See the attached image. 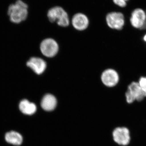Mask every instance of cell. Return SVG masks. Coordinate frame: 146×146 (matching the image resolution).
Returning <instances> with one entry per match:
<instances>
[{
    "label": "cell",
    "mask_w": 146,
    "mask_h": 146,
    "mask_svg": "<svg viewBox=\"0 0 146 146\" xmlns=\"http://www.w3.org/2000/svg\"><path fill=\"white\" fill-rule=\"evenodd\" d=\"M7 14L11 23L15 24L21 23L28 18L29 6L23 0H16L8 6Z\"/></svg>",
    "instance_id": "cell-1"
},
{
    "label": "cell",
    "mask_w": 146,
    "mask_h": 146,
    "mask_svg": "<svg viewBox=\"0 0 146 146\" xmlns=\"http://www.w3.org/2000/svg\"><path fill=\"white\" fill-rule=\"evenodd\" d=\"M47 16L50 23L56 24L58 26L65 28L71 25L68 13L60 7L56 6L50 9Z\"/></svg>",
    "instance_id": "cell-2"
},
{
    "label": "cell",
    "mask_w": 146,
    "mask_h": 146,
    "mask_svg": "<svg viewBox=\"0 0 146 146\" xmlns=\"http://www.w3.org/2000/svg\"><path fill=\"white\" fill-rule=\"evenodd\" d=\"M125 96L126 102L129 104H133L136 102H141L146 98L138 82L136 81L132 82L128 85Z\"/></svg>",
    "instance_id": "cell-3"
},
{
    "label": "cell",
    "mask_w": 146,
    "mask_h": 146,
    "mask_svg": "<svg viewBox=\"0 0 146 146\" xmlns=\"http://www.w3.org/2000/svg\"><path fill=\"white\" fill-rule=\"evenodd\" d=\"M100 79L105 87L113 88L116 87L119 82V75L115 69L107 68L102 72Z\"/></svg>",
    "instance_id": "cell-4"
},
{
    "label": "cell",
    "mask_w": 146,
    "mask_h": 146,
    "mask_svg": "<svg viewBox=\"0 0 146 146\" xmlns=\"http://www.w3.org/2000/svg\"><path fill=\"white\" fill-rule=\"evenodd\" d=\"M106 21L108 27L113 30H121L125 25L124 16L121 12L114 11L108 13Z\"/></svg>",
    "instance_id": "cell-5"
},
{
    "label": "cell",
    "mask_w": 146,
    "mask_h": 146,
    "mask_svg": "<svg viewBox=\"0 0 146 146\" xmlns=\"http://www.w3.org/2000/svg\"><path fill=\"white\" fill-rule=\"evenodd\" d=\"M40 50L43 55L48 58L54 57L58 53L59 46L57 42L52 38H47L41 42Z\"/></svg>",
    "instance_id": "cell-6"
},
{
    "label": "cell",
    "mask_w": 146,
    "mask_h": 146,
    "mask_svg": "<svg viewBox=\"0 0 146 146\" xmlns=\"http://www.w3.org/2000/svg\"><path fill=\"white\" fill-rule=\"evenodd\" d=\"M112 137L115 143L120 145L127 146L130 143V131L127 127L116 128L112 132Z\"/></svg>",
    "instance_id": "cell-7"
},
{
    "label": "cell",
    "mask_w": 146,
    "mask_h": 146,
    "mask_svg": "<svg viewBox=\"0 0 146 146\" xmlns=\"http://www.w3.org/2000/svg\"><path fill=\"white\" fill-rule=\"evenodd\" d=\"M129 22L131 26L136 29H143L146 22V11L141 8H136L131 12Z\"/></svg>",
    "instance_id": "cell-8"
},
{
    "label": "cell",
    "mask_w": 146,
    "mask_h": 146,
    "mask_svg": "<svg viewBox=\"0 0 146 146\" xmlns=\"http://www.w3.org/2000/svg\"><path fill=\"white\" fill-rule=\"evenodd\" d=\"M71 24L76 30L83 31L89 27V20L88 17L84 13H77L71 19Z\"/></svg>",
    "instance_id": "cell-9"
},
{
    "label": "cell",
    "mask_w": 146,
    "mask_h": 146,
    "mask_svg": "<svg viewBox=\"0 0 146 146\" xmlns=\"http://www.w3.org/2000/svg\"><path fill=\"white\" fill-rule=\"evenodd\" d=\"M26 65L37 75L43 74L47 67L46 61L42 58L37 57L31 58L27 62Z\"/></svg>",
    "instance_id": "cell-10"
},
{
    "label": "cell",
    "mask_w": 146,
    "mask_h": 146,
    "mask_svg": "<svg viewBox=\"0 0 146 146\" xmlns=\"http://www.w3.org/2000/svg\"><path fill=\"white\" fill-rule=\"evenodd\" d=\"M57 100L56 98L50 94H47L43 97L41 103V107L45 111H50L56 107Z\"/></svg>",
    "instance_id": "cell-11"
},
{
    "label": "cell",
    "mask_w": 146,
    "mask_h": 146,
    "mask_svg": "<svg viewBox=\"0 0 146 146\" xmlns=\"http://www.w3.org/2000/svg\"><path fill=\"white\" fill-rule=\"evenodd\" d=\"M5 139L7 143L14 146H20L23 143V136L15 131H10L5 133Z\"/></svg>",
    "instance_id": "cell-12"
},
{
    "label": "cell",
    "mask_w": 146,
    "mask_h": 146,
    "mask_svg": "<svg viewBox=\"0 0 146 146\" xmlns=\"http://www.w3.org/2000/svg\"><path fill=\"white\" fill-rule=\"evenodd\" d=\"M19 108L23 114L28 115H33L36 110V105L27 99L23 100L20 102Z\"/></svg>",
    "instance_id": "cell-13"
},
{
    "label": "cell",
    "mask_w": 146,
    "mask_h": 146,
    "mask_svg": "<svg viewBox=\"0 0 146 146\" xmlns=\"http://www.w3.org/2000/svg\"><path fill=\"white\" fill-rule=\"evenodd\" d=\"M142 91L146 96V76H141L138 81Z\"/></svg>",
    "instance_id": "cell-14"
},
{
    "label": "cell",
    "mask_w": 146,
    "mask_h": 146,
    "mask_svg": "<svg viewBox=\"0 0 146 146\" xmlns=\"http://www.w3.org/2000/svg\"><path fill=\"white\" fill-rule=\"evenodd\" d=\"M115 5L121 8H124L126 6L127 3L129 0H112Z\"/></svg>",
    "instance_id": "cell-15"
},
{
    "label": "cell",
    "mask_w": 146,
    "mask_h": 146,
    "mask_svg": "<svg viewBox=\"0 0 146 146\" xmlns=\"http://www.w3.org/2000/svg\"><path fill=\"white\" fill-rule=\"evenodd\" d=\"M141 29L144 30L145 31H146V22L145 23V26L143 27V29Z\"/></svg>",
    "instance_id": "cell-16"
}]
</instances>
